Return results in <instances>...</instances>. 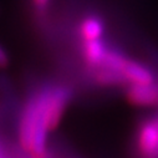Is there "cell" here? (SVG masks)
<instances>
[{
  "label": "cell",
  "instance_id": "6da1fadb",
  "mask_svg": "<svg viewBox=\"0 0 158 158\" xmlns=\"http://www.w3.org/2000/svg\"><path fill=\"white\" fill-rule=\"evenodd\" d=\"M50 87L44 89L29 98L23 111L19 125V141L21 147L35 158H43L46 153L48 126L46 106Z\"/></svg>",
  "mask_w": 158,
  "mask_h": 158
},
{
  "label": "cell",
  "instance_id": "7a4b0ae2",
  "mask_svg": "<svg viewBox=\"0 0 158 158\" xmlns=\"http://www.w3.org/2000/svg\"><path fill=\"white\" fill-rule=\"evenodd\" d=\"M72 92L66 86H57L50 89V95L46 106V114H48V126L49 131L52 132L57 128L64 112L71 100Z\"/></svg>",
  "mask_w": 158,
  "mask_h": 158
},
{
  "label": "cell",
  "instance_id": "3957f363",
  "mask_svg": "<svg viewBox=\"0 0 158 158\" xmlns=\"http://www.w3.org/2000/svg\"><path fill=\"white\" fill-rule=\"evenodd\" d=\"M137 147L143 158H158V122L149 121L139 127Z\"/></svg>",
  "mask_w": 158,
  "mask_h": 158
},
{
  "label": "cell",
  "instance_id": "277c9868",
  "mask_svg": "<svg viewBox=\"0 0 158 158\" xmlns=\"http://www.w3.org/2000/svg\"><path fill=\"white\" fill-rule=\"evenodd\" d=\"M120 73L126 82L131 84V86H147L153 85L154 82V76L148 67L128 59H126L122 65Z\"/></svg>",
  "mask_w": 158,
  "mask_h": 158
},
{
  "label": "cell",
  "instance_id": "5b68a950",
  "mask_svg": "<svg viewBox=\"0 0 158 158\" xmlns=\"http://www.w3.org/2000/svg\"><path fill=\"white\" fill-rule=\"evenodd\" d=\"M127 100L136 106H154L158 103V87L156 85L131 86L127 90Z\"/></svg>",
  "mask_w": 158,
  "mask_h": 158
},
{
  "label": "cell",
  "instance_id": "8992f818",
  "mask_svg": "<svg viewBox=\"0 0 158 158\" xmlns=\"http://www.w3.org/2000/svg\"><path fill=\"white\" fill-rule=\"evenodd\" d=\"M108 50L101 40L86 41L84 45V57L90 66H102Z\"/></svg>",
  "mask_w": 158,
  "mask_h": 158
},
{
  "label": "cell",
  "instance_id": "52a82bcc",
  "mask_svg": "<svg viewBox=\"0 0 158 158\" xmlns=\"http://www.w3.org/2000/svg\"><path fill=\"white\" fill-rule=\"evenodd\" d=\"M103 30H105V26H103L102 21L96 16L86 18L80 25V34L85 40V43L101 40Z\"/></svg>",
  "mask_w": 158,
  "mask_h": 158
},
{
  "label": "cell",
  "instance_id": "ba28073f",
  "mask_svg": "<svg viewBox=\"0 0 158 158\" xmlns=\"http://www.w3.org/2000/svg\"><path fill=\"white\" fill-rule=\"evenodd\" d=\"M96 80L102 85H120V84L126 82L123 80V77L118 72H114V71L105 69V67L97 73Z\"/></svg>",
  "mask_w": 158,
  "mask_h": 158
},
{
  "label": "cell",
  "instance_id": "9c48e42d",
  "mask_svg": "<svg viewBox=\"0 0 158 158\" xmlns=\"http://www.w3.org/2000/svg\"><path fill=\"white\" fill-rule=\"evenodd\" d=\"M9 65V56L4 48L0 45V69H5Z\"/></svg>",
  "mask_w": 158,
  "mask_h": 158
},
{
  "label": "cell",
  "instance_id": "30bf717a",
  "mask_svg": "<svg viewBox=\"0 0 158 158\" xmlns=\"http://www.w3.org/2000/svg\"><path fill=\"white\" fill-rule=\"evenodd\" d=\"M32 2H34V4H35L36 6H39V8H44V6H46V5L49 4L50 0H32Z\"/></svg>",
  "mask_w": 158,
  "mask_h": 158
},
{
  "label": "cell",
  "instance_id": "8fae6325",
  "mask_svg": "<svg viewBox=\"0 0 158 158\" xmlns=\"http://www.w3.org/2000/svg\"><path fill=\"white\" fill-rule=\"evenodd\" d=\"M0 158H4V157H3V156H2V153H0Z\"/></svg>",
  "mask_w": 158,
  "mask_h": 158
}]
</instances>
